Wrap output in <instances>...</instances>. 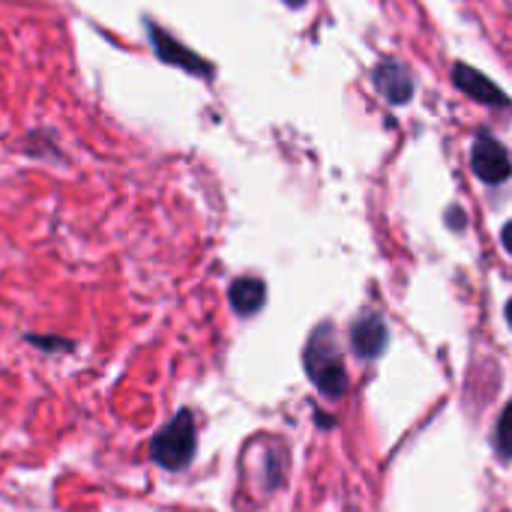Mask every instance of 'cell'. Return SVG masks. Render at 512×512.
<instances>
[{
	"instance_id": "cell-1",
	"label": "cell",
	"mask_w": 512,
	"mask_h": 512,
	"mask_svg": "<svg viewBox=\"0 0 512 512\" xmlns=\"http://www.w3.org/2000/svg\"><path fill=\"white\" fill-rule=\"evenodd\" d=\"M306 372L309 381L321 390V396L327 399H339L348 390V375H345V363L339 354V345L333 339V330L324 324L312 333L309 345H306Z\"/></svg>"
},
{
	"instance_id": "cell-2",
	"label": "cell",
	"mask_w": 512,
	"mask_h": 512,
	"mask_svg": "<svg viewBox=\"0 0 512 512\" xmlns=\"http://www.w3.org/2000/svg\"><path fill=\"white\" fill-rule=\"evenodd\" d=\"M150 456L156 465L168 471H183L195 456V414L177 411L174 420H168L150 441Z\"/></svg>"
},
{
	"instance_id": "cell-3",
	"label": "cell",
	"mask_w": 512,
	"mask_h": 512,
	"mask_svg": "<svg viewBox=\"0 0 512 512\" xmlns=\"http://www.w3.org/2000/svg\"><path fill=\"white\" fill-rule=\"evenodd\" d=\"M471 165H474L477 177L486 183H504L512 174L507 150L492 135H477V144L471 150Z\"/></svg>"
},
{
	"instance_id": "cell-4",
	"label": "cell",
	"mask_w": 512,
	"mask_h": 512,
	"mask_svg": "<svg viewBox=\"0 0 512 512\" xmlns=\"http://www.w3.org/2000/svg\"><path fill=\"white\" fill-rule=\"evenodd\" d=\"M390 342V333H387V324L378 318V315H363L354 327H351V348L357 357L363 360H375L384 354Z\"/></svg>"
},
{
	"instance_id": "cell-5",
	"label": "cell",
	"mask_w": 512,
	"mask_h": 512,
	"mask_svg": "<svg viewBox=\"0 0 512 512\" xmlns=\"http://www.w3.org/2000/svg\"><path fill=\"white\" fill-rule=\"evenodd\" d=\"M375 87L390 99V102H408L414 93V81L399 63H381L375 69Z\"/></svg>"
},
{
	"instance_id": "cell-6",
	"label": "cell",
	"mask_w": 512,
	"mask_h": 512,
	"mask_svg": "<svg viewBox=\"0 0 512 512\" xmlns=\"http://www.w3.org/2000/svg\"><path fill=\"white\" fill-rule=\"evenodd\" d=\"M456 84H459L468 96H474L477 102L507 105L504 90H501V87H495L486 75H480L477 69H471V66H465V63H459V66H456Z\"/></svg>"
},
{
	"instance_id": "cell-7",
	"label": "cell",
	"mask_w": 512,
	"mask_h": 512,
	"mask_svg": "<svg viewBox=\"0 0 512 512\" xmlns=\"http://www.w3.org/2000/svg\"><path fill=\"white\" fill-rule=\"evenodd\" d=\"M228 300H231V306H234L237 315L252 318L255 312H261V306L267 300V285L261 279H252V276L237 279L231 285V291H228Z\"/></svg>"
},
{
	"instance_id": "cell-8",
	"label": "cell",
	"mask_w": 512,
	"mask_h": 512,
	"mask_svg": "<svg viewBox=\"0 0 512 512\" xmlns=\"http://www.w3.org/2000/svg\"><path fill=\"white\" fill-rule=\"evenodd\" d=\"M495 447H498L501 459H512V402L507 405V411L501 414V420H498V429H495Z\"/></svg>"
},
{
	"instance_id": "cell-9",
	"label": "cell",
	"mask_w": 512,
	"mask_h": 512,
	"mask_svg": "<svg viewBox=\"0 0 512 512\" xmlns=\"http://www.w3.org/2000/svg\"><path fill=\"white\" fill-rule=\"evenodd\" d=\"M501 240H504V249H507V252L512 255V222H507V225H504V234H501Z\"/></svg>"
},
{
	"instance_id": "cell-10",
	"label": "cell",
	"mask_w": 512,
	"mask_h": 512,
	"mask_svg": "<svg viewBox=\"0 0 512 512\" xmlns=\"http://www.w3.org/2000/svg\"><path fill=\"white\" fill-rule=\"evenodd\" d=\"M507 321H510V327H512V300L507 303Z\"/></svg>"
},
{
	"instance_id": "cell-11",
	"label": "cell",
	"mask_w": 512,
	"mask_h": 512,
	"mask_svg": "<svg viewBox=\"0 0 512 512\" xmlns=\"http://www.w3.org/2000/svg\"><path fill=\"white\" fill-rule=\"evenodd\" d=\"M285 3H288V6H303L306 0H285Z\"/></svg>"
}]
</instances>
